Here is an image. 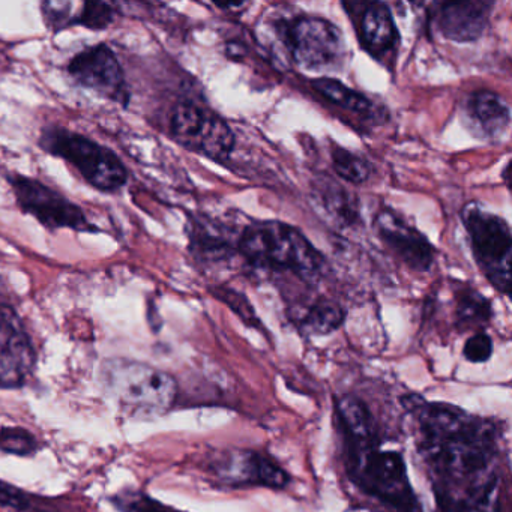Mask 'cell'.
I'll return each instance as SVG.
<instances>
[{"label":"cell","instance_id":"cell-1","mask_svg":"<svg viewBox=\"0 0 512 512\" xmlns=\"http://www.w3.org/2000/svg\"><path fill=\"white\" fill-rule=\"evenodd\" d=\"M416 413L425 458L437 478L440 511L476 508L497 512L496 440L490 425L443 403L422 404Z\"/></svg>","mask_w":512,"mask_h":512},{"label":"cell","instance_id":"cell-2","mask_svg":"<svg viewBox=\"0 0 512 512\" xmlns=\"http://www.w3.org/2000/svg\"><path fill=\"white\" fill-rule=\"evenodd\" d=\"M238 251L248 265L272 272H289L314 280L325 269V257L304 233L281 221L251 224L238 239Z\"/></svg>","mask_w":512,"mask_h":512},{"label":"cell","instance_id":"cell-3","mask_svg":"<svg viewBox=\"0 0 512 512\" xmlns=\"http://www.w3.org/2000/svg\"><path fill=\"white\" fill-rule=\"evenodd\" d=\"M349 469L356 484L395 512H422L403 455L379 449L370 440L349 443Z\"/></svg>","mask_w":512,"mask_h":512},{"label":"cell","instance_id":"cell-4","mask_svg":"<svg viewBox=\"0 0 512 512\" xmlns=\"http://www.w3.org/2000/svg\"><path fill=\"white\" fill-rule=\"evenodd\" d=\"M101 382L110 397L133 415H163L178 395V383L170 374L130 359L107 361Z\"/></svg>","mask_w":512,"mask_h":512},{"label":"cell","instance_id":"cell-5","mask_svg":"<svg viewBox=\"0 0 512 512\" xmlns=\"http://www.w3.org/2000/svg\"><path fill=\"white\" fill-rule=\"evenodd\" d=\"M40 146L53 157L76 167L86 182L104 193L121 190L128 181L127 167L112 149L64 127L43 130Z\"/></svg>","mask_w":512,"mask_h":512},{"label":"cell","instance_id":"cell-6","mask_svg":"<svg viewBox=\"0 0 512 512\" xmlns=\"http://www.w3.org/2000/svg\"><path fill=\"white\" fill-rule=\"evenodd\" d=\"M461 218L469 235L476 265L494 289L509 295L512 236L508 223L502 217L485 212L475 203L466 206Z\"/></svg>","mask_w":512,"mask_h":512},{"label":"cell","instance_id":"cell-7","mask_svg":"<svg viewBox=\"0 0 512 512\" xmlns=\"http://www.w3.org/2000/svg\"><path fill=\"white\" fill-rule=\"evenodd\" d=\"M284 44L295 64L307 71L337 67L346 52L340 29L322 17L301 16L284 23Z\"/></svg>","mask_w":512,"mask_h":512},{"label":"cell","instance_id":"cell-8","mask_svg":"<svg viewBox=\"0 0 512 512\" xmlns=\"http://www.w3.org/2000/svg\"><path fill=\"white\" fill-rule=\"evenodd\" d=\"M8 182L22 211L37 218L46 229L97 232L76 203L43 182L22 175H11Z\"/></svg>","mask_w":512,"mask_h":512},{"label":"cell","instance_id":"cell-9","mask_svg":"<svg viewBox=\"0 0 512 512\" xmlns=\"http://www.w3.org/2000/svg\"><path fill=\"white\" fill-rule=\"evenodd\" d=\"M68 73L77 85L113 103L127 106L130 91L115 52L106 44L89 47L71 59Z\"/></svg>","mask_w":512,"mask_h":512},{"label":"cell","instance_id":"cell-10","mask_svg":"<svg viewBox=\"0 0 512 512\" xmlns=\"http://www.w3.org/2000/svg\"><path fill=\"white\" fill-rule=\"evenodd\" d=\"M35 352L16 311L0 307V388L23 385L34 370Z\"/></svg>","mask_w":512,"mask_h":512},{"label":"cell","instance_id":"cell-11","mask_svg":"<svg viewBox=\"0 0 512 512\" xmlns=\"http://www.w3.org/2000/svg\"><path fill=\"white\" fill-rule=\"evenodd\" d=\"M376 230L389 250L409 268L416 272L430 271L436 256L433 245L400 215L388 209L380 212L376 217Z\"/></svg>","mask_w":512,"mask_h":512},{"label":"cell","instance_id":"cell-12","mask_svg":"<svg viewBox=\"0 0 512 512\" xmlns=\"http://www.w3.org/2000/svg\"><path fill=\"white\" fill-rule=\"evenodd\" d=\"M215 473L230 485H262L268 488H286L289 473L269 458L253 451H232L218 458Z\"/></svg>","mask_w":512,"mask_h":512},{"label":"cell","instance_id":"cell-13","mask_svg":"<svg viewBox=\"0 0 512 512\" xmlns=\"http://www.w3.org/2000/svg\"><path fill=\"white\" fill-rule=\"evenodd\" d=\"M491 5L476 2H445L437 4L434 22L443 37L455 43H472L487 29Z\"/></svg>","mask_w":512,"mask_h":512},{"label":"cell","instance_id":"cell-14","mask_svg":"<svg viewBox=\"0 0 512 512\" xmlns=\"http://www.w3.org/2000/svg\"><path fill=\"white\" fill-rule=\"evenodd\" d=\"M358 34L364 49L379 61L392 56L400 40L392 11L383 2L365 5L359 14Z\"/></svg>","mask_w":512,"mask_h":512},{"label":"cell","instance_id":"cell-15","mask_svg":"<svg viewBox=\"0 0 512 512\" xmlns=\"http://www.w3.org/2000/svg\"><path fill=\"white\" fill-rule=\"evenodd\" d=\"M466 116L470 128L484 139H496L508 130L511 110L502 95L481 89L466 101Z\"/></svg>","mask_w":512,"mask_h":512},{"label":"cell","instance_id":"cell-16","mask_svg":"<svg viewBox=\"0 0 512 512\" xmlns=\"http://www.w3.org/2000/svg\"><path fill=\"white\" fill-rule=\"evenodd\" d=\"M190 250L202 262H221L232 254L227 229L206 217H191L187 226Z\"/></svg>","mask_w":512,"mask_h":512},{"label":"cell","instance_id":"cell-17","mask_svg":"<svg viewBox=\"0 0 512 512\" xmlns=\"http://www.w3.org/2000/svg\"><path fill=\"white\" fill-rule=\"evenodd\" d=\"M209 116L211 113L194 101H179L170 116V131H172L173 139L179 145L194 151Z\"/></svg>","mask_w":512,"mask_h":512},{"label":"cell","instance_id":"cell-18","mask_svg":"<svg viewBox=\"0 0 512 512\" xmlns=\"http://www.w3.org/2000/svg\"><path fill=\"white\" fill-rule=\"evenodd\" d=\"M338 419L349 443L367 442L373 439L370 412L359 398L344 395L337 403Z\"/></svg>","mask_w":512,"mask_h":512},{"label":"cell","instance_id":"cell-19","mask_svg":"<svg viewBox=\"0 0 512 512\" xmlns=\"http://www.w3.org/2000/svg\"><path fill=\"white\" fill-rule=\"evenodd\" d=\"M233 148H235V134L230 125L218 116H209L194 151L221 163L230 157Z\"/></svg>","mask_w":512,"mask_h":512},{"label":"cell","instance_id":"cell-20","mask_svg":"<svg viewBox=\"0 0 512 512\" xmlns=\"http://www.w3.org/2000/svg\"><path fill=\"white\" fill-rule=\"evenodd\" d=\"M311 86L319 92L320 95L331 101L335 106L347 110V112L356 113V115L367 116L373 112V103L365 95L353 91L349 86L341 83L340 80L331 79V77H319L311 82Z\"/></svg>","mask_w":512,"mask_h":512},{"label":"cell","instance_id":"cell-21","mask_svg":"<svg viewBox=\"0 0 512 512\" xmlns=\"http://www.w3.org/2000/svg\"><path fill=\"white\" fill-rule=\"evenodd\" d=\"M346 319L343 308L334 301L316 302L308 308L307 314L302 319V326L310 334L326 335L337 331Z\"/></svg>","mask_w":512,"mask_h":512},{"label":"cell","instance_id":"cell-22","mask_svg":"<svg viewBox=\"0 0 512 512\" xmlns=\"http://www.w3.org/2000/svg\"><path fill=\"white\" fill-rule=\"evenodd\" d=\"M349 191L343 190L340 185L334 182H328L326 185H319L317 197H319L320 206L340 223H355L358 218L355 200L349 196Z\"/></svg>","mask_w":512,"mask_h":512},{"label":"cell","instance_id":"cell-23","mask_svg":"<svg viewBox=\"0 0 512 512\" xmlns=\"http://www.w3.org/2000/svg\"><path fill=\"white\" fill-rule=\"evenodd\" d=\"M457 325L461 328H475L482 326L484 323L490 322L491 304L481 293L472 289L461 290L458 296Z\"/></svg>","mask_w":512,"mask_h":512},{"label":"cell","instance_id":"cell-24","mask_svg":"<svg viewBox=\"0 0 512 512\" xmlns=\"http://www.w3.org/2000/svg\"><path fill=\"white\" fill-rule=\"evenodd\" d=\"M331 155L335 173L344 181L359 185L364 184L370 178V163L359 155L337 145L332 146Z\"/></svg>","mask_w":512,"mask_h":512},{"label":"cell","instance_id":"cell-25","mask_svg":"<svg viewBox=\"0 0 512 512\" xmlns=\"http://www.w3.org/2000/svg\"><path fill=\"white\" fill-rule=\"evenodd\" d=\"M115 8L107 2L89 0L74 5L73 26H83L91 31H104L115 20Z\"/></svg>","mask_w":512,"mask_h":512},{"label":"cell","instance_id":"cell-26","mask_svg":"<svg viewBox=\"0 0 512 512\" xmlns=\"http://www.w3.org/2000/svg\"><path fill=\"white\" fill-rule=\"evenodd\" d=\"M0 449L10 454L28 455L37 449V440L25 428H2L0 430Z\"/></svg>","mask_w":512,"mask_h":512},{"label":"cell","instance_id":"cell-27","mask_svg":"<svg viewBox=\"0 0 512 512\" xmlns=\"http://www.w3.org/2000/svg\"><path fill=\"white\" fill-rule=\"evenodd\" d=\"M463 355L467 361L473 362V364L487 362L493 355V340L490 335L478 332L470 337L464 344Z\"/></svg>","mask_w":512,"mask_h":512},{"label":"cell","instance_id":"cell-28","mask_svg":"<svg viewBox=\"0 0 512 512\" xmlns=\"http://www.w3.org/2000/svg\"><path fill=\"white\" fill-rule=\"evenodd\" d=\"M218 298L221 301L226 302L239 317H241L244 322H247L250 326H259V319L256 317V313H254L253 307H251L248 299L245 298L241 293L233 292V290L229 289H220V292L217 293Z\"/></svg>","mask_w":512,"mask_h":512},{"label":"cell","instance_id":"cell-29","mask_svg":"<svg viewBox=\"0 0 512 512\" xmlns=\"http://www.w3.org/2000/svg\"><path fill=\"white\" fill-rule=\"evenodd\" d=\"M122 506H124L125 512H181L169 508L151 497L143 496V494H131L130 497H124Z\"/></svg>","mask_w":512,"mask_h":512},{"label":"cell","instance_id":"cell-30","mask_svg":"<svg viewBox=\"0 0 512 512\" xmlns=\"http://www.w3.org/2000/svg\"><path fill=\"white\" fill-rule=\"evenodd\" d=\"M28 505L25 494L16 487L0 481V506H8L13 509H23Z\"/></svg>","mask_w":512,"mask_h":512},{"label":"cell","instance_id":"cell-31","mask_svg":"<svg viewBox=\"0 0 512 512\" xmlns=\"http://www.w3.org/2000/svg\"><path fill=\"white\" fill-rule=\"evenodd\" d=\"M509 172H511V164L508 163L503 170V179H505L506 185H509Z\"/></svg>","mask_w":512,"mask_h":512}]
</instances>
